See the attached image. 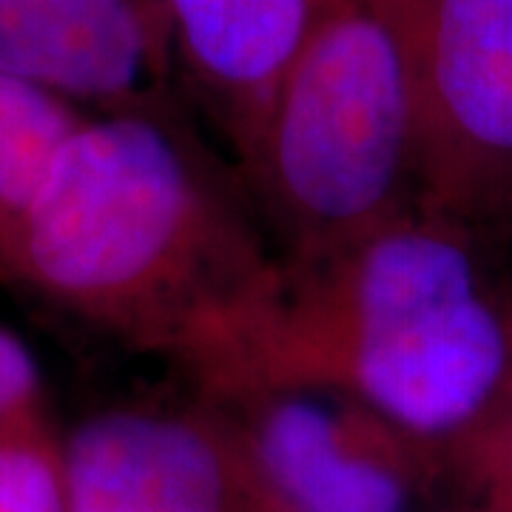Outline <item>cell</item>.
Instances as JSON below:
<instances>
[{
    "label": "cell",
    "instance_id": "cell-1",
    "mask_svg": "<svg viewBox=\"0 0 512 512\" xmlns=\"http://www.w3.org/2000/svg\"><path fill=\"white\" fill-rule=\"evenodd\" d=\"M274 251L177 117H86L20 225L6 276L185 365Z\"/></svg>",
    "mask_w": 512,
    "mask_h": 512
},
{
    "label": "cell",
    "instance_id": "cell-3",
    "mask_svg": "<svg viewBox=\"0 0 512 512\" xmlns=\"http://www.w3.org/2000/svg\"><path fill=\"white\" fill-rule=\"evenodd\" d=\"M399 37L419 202L512 234V0H367Z\"/></svg>",
    "mask_w": 512,
    "mask_h": 512
},
{
    "label": "cell",
    "instance_id": "cell-5",
    "mask_svg": "<svg viewBox=\"0 0 512 512\" xmlns=\"http://www.w3.org/2000/svg\"><path fill=\"white\" fill-rule=\"evenodd\" d=\"M0 72L72 106L174 120L171 32L154 0H0Z\"/></svg>",
    "mask_w": 512,
    "mask_h": 512
},
{
    "label": "cell",
    "instance_id": "cell-2",
    "mask_svg": "<svg viewBox=\"0 0 512 512\" xmlns=\"http://www.w3.org/2000/svg\"><path fill=\"white\" fill-rule=\"evenodd\" d=\"M242 180L282 239L276 254L322 251L419 202L407 60L367 0H328Z\"/></svg>",
    "mask_w": 512,
    "mask_h": 512
},
{
    "label": "cell",
    "instance_id": "cell-6",
    "mask_svg": "<svg viewBox=\"0 0 512 512\" xmlns=\"http://www.w3.org/2000/svg\"><path fill=\"white\" fill-rule=\"evenodd\" d=\"M72 512H245L220 413L109 410L63 444Z\"/></svg>",
    "mask_w": 512,
    "mask_h": 512
},
{
    "label": "cell",
    "instance_id": "cell-8",
    "mask_svg": "<svg viewBox=\"0 0 512 512\" xmlns=\"http://www.w3.org/2000/svg\"><path fill=\"white\" fill-rule=\"evenodd\" d=\"M69 100L0 72V274L63 146L83 126Z\"/></svg>",
    "mask_w": 512,
    "mask_h": 512
},
{
    "label": "cell",
    "instance_id": "cell-7",
    "mask_svg": "<svg viewBox=\"0 0 512 512\" xmlns=\"http://www.w3.org/2000/svg\"><path fill=\"white\" fill-rule=\"evenodd\" d=\"M160 6L174 69L242 174L328 0H160Z\"/></svg>",
    "mask_w": 512,
    "mask_h": 512
},
{
    "label": "cell",
    "instance_id": "cell-10",
    "mask_svg": "<svg viewBox=\"0 0 512 512\" xmlns=\"http://www.w3.org/2000/svg\"><path fill=\"white\" fill-rule=\"evenodd\" d=\"M453 476L470 484L478 512H512V387L461 456Z\"/></svg>",
    "mask_w": 512,
    "mask_h": 512
},
{
    "label": "cell",
    "instance_id": "cell-4",
    "mask_svg": "<svg viewBox=\"0 0 512 512\" xmlns=\"http://www.w3.org/2000/svg\"><path fill=\"white\" fill-rule=\"evenodd\" d=\"M234 444L245 512H410L444 464L336 390L208 399Z\"/></svg>",
    "mask_w": 512,
    "mask_h": 512
},
{
    "label": "cell",
    "instance_id": "cell-11",
    "mask_svg": "<svg viewBox=\"0 0 512 512\" xmlns=\"http://www.w3.org/2000/svg\"><path fill=\"white\" fill-rule=\"evenodd\" d=\"M40 367L18 333L0 328V436L40 413Z\"/></svg>",
    "mask_w": 512,
    "mask_h": 512
},
{
    "label": "cell",
    "instance_id": "cell-9",
    "mask_svg": "<svg viewBox=\"0 0 512 512\" xmlns=\"http://www.w3.org/2000/svg\"><path fill=\"white\" fill-rule=\"evenodd\" d=\"M0 512H72L63 444L43 416L0 436Z\"/></svg>",
    "mask_w": 512,
    "mask_h": 512
}]
</instances>
